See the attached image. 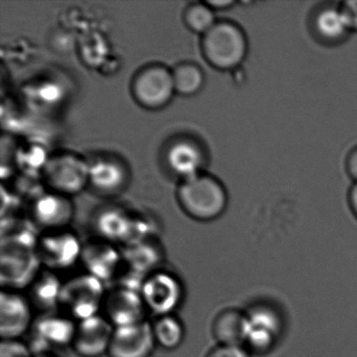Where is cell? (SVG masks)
<instances>
[{
    "instance_id": "obj_17",
    "label": "cell",
    "mask_w": 357,
    "mask_h": 357,
    "mask_svg": "<svg viewBox=\"0 0 357 357\" xmlns=\"http://www.w3.org/2000/svg\"><path fill=\"white\" fill-rule=\"evenodd\" d=\"M73 206L66 196L57 193L41 196L34 206V218L47 231L64 229L73 217Z\"/></svg>"
},
{
    "instance_id": "obj_30",
    "label": "cell",
    "mask_w": 357,
    "mask_h": 357,
    "mask_svg": "<svg viewBox=\"0 0 357 357\" xmlns=\"http://www.w3.org/2000/svg\"><path fill=\"white\" fill-rule=\"evenodd\" d=\"M206 3L213 11H223V10H229V8L235 6L236 1L234 0H208Z\"/></svg>"
},
{
    "instance_id": "obj_10",
    "label": "cell",
    "mask_w": 357,
    "mask_h": 357,
    "mask_svg": "<svg viewBox=\"0 0 357 357\" xmlns=\"http://www.w3.org/2000/svg\"><path fill=\"white\" fill-rule=\"evenodd\" d=\"M82 246L77 236L66 229L50 231L39 238L37 254L43 267L62 271L80 261Z\"/></svg>"
},
{
    "instance_id": "obj_4",
    "label": "cell",
    "mask_w": 357,
    "mask_h": 357,
    "mask_svg": "<svg viewBox=\"0 0 357 357\" xmlns=\"http://www.w3.org/2000/svg\"><path fill=\"white\" fill-rule=\"evenodd\" d=\"M104 284L86 273L72 278L63 283L60 308L77 323L100 314L107 291Z\"/></svg>"
},
{
    "instance_id": "obj_3",
    "label": "cell",
    "mask_w": 357,
    "mask_h": 357,
    "mask_svg": "<svg viewBox=\"0 0 357 357\" xmlns=\"http://www.w3.org/2000/svg\"><path fill=\"white\" fill-rule=\"evenodd\" d=\"M0 282L3 289L20 290L30 287L43 268L37 243L7 238L1 245Z\"/></svg>"
},
{
    "instance_id": "obj_7",
    "label": "cell",
    "mask_w": 357,
    "mask_h": 357,
    "mask_svg": "<svg viewBox=\"0 0 357 357\" xmlns=\"http://www.w3.org/2000/svg\"><path fill=\"white\" fill-rule=\"evenodd\" d=\"M45 178L54 193L68 196L82 191L89 178V162L72 153L57 154L45 162Z\"/></svg>"
},
{
    "instance_id": "obj_25",
    "label": "cell",
    "mask_w": 357,
    "mask_h": 357,
    "mask_svg": "<svg viewBox=\"0 0 357 357\" xmlns=\"http://www.w3.org/2000/svg\"><path fill=\"white\" fill-rule=\"evenodd\" d=\"M185 26L198 34L204 35L216 24L214 11L206 3H191L183 13Z\"/></svg>"
},
{
    "instance_id": "obj_8",
    "label": "cell",
    "mask_w": 357,
    "mask_h": 357,
    "mask_svg": "<svg viewBox=\"0 0 357 357\" xmlns=\"http://www.w3.org/2000/svg\"><path fill=\"white\" fill-rule=\"evenodd\" d=\"M147 310L158 317L174 314L183 300V287L178 278L168 271H154L146 278L141 289Z\"/></svg>"
},
{
    "instance_id": "obj_1",
    "label": "cell",
    "mask_w": 357,
    "mask_h": 357,
    "mask_svg": "<svg viewBox=\"0 0 357 357\" xmlns=\"http://www.w3.org/2000/svg\"><path fill=\"white\" fill-rule=\"evenodd\" d=\"M177 196L185 214L198 221L218 218L225 213L229 202L222 183L202 172L183 179Z\"/></svg>"
},
{
    "instance_id": "obj_16",
    "label": "cell",
    "mask_w": 357,
    "mask_h": 357,
    "mask_svg": "<svg viewBox=\"0 0 357 357\" xmlns=\"http://www.w3.org/2000/svg\"><path fill=\"white\" fill-rule=\"evenodd\" d=\"M310 28L319 43L330 47L342 45L353 33L340 3H328L315 10L311 16Z\"/></svg>"
},
{
    "instance_id": "obj_14",
    "label": "cell",
    "mask_w": 357,
    "mask_h": 357,
    "mask_svg": "<svg viewBox=\"0 0 357 357\" xmlns=\"http://www.w3.org/2000/svg\"><path fill=\"white\" fill-rule=\"evenodd\" d=\"M152 325L148 321L114 328L108 357H150L155 348Z\"/></svg>"
},
{
    "instance_id": "obj_19",
    "label": "cell",
    "mask_w": 357,
    "mask_h": 357,
    "mask_svg": "<svg viewBox=\"0 0 357 357\" xmlns=\"http://www.w3.org/2000/svg\"><path fill=\"white\" fill-rule=\"evenodd\" d=\"M167 162L173 173L187 179L202 173L200 169L206 162V156L197 144L181 139L169 147Z\"/></svg>"
},
{
    "instance_id": "obj_26",
    "label": "cell",
    "mask_w": 357,
    "mask_h": 357,
    "mask_svg": "<svg viewBox=\"0 0 357 357\" xmlns=\"http://www.w3.org/2000/svg\"><path fill=\"white\" fill-rule=\"evenodd\" d=\"M0 357H34L28 344L20 340H1Z\"/></svg>"
},
{
    "instance_id": "obj_27",
    "label": "cell",
    "mask_w": 357,
    "mask_h": 357,
    "mask_svg": "<svg viewBox=\"0 0 357 357\" xmlns=\"http://www.w3.org/2000/svg\"><path fill=\"white\" fill-rule=\"evenodd\" d=\"M206 357H252V354L245 347L216 344L208 351Z\"/></svg>"
},
{
    "instance_id": "obj_24",
    "label": "cell",
    "mask_w": 357,
    "mask_h": 357,
    "mask_svg": "<svg viewBox=\"0 0 357 357\" xmlns=\"http://www.w3.org/2000/svg\"><path fill=\"white\" fill-rule=\"evenodd\" d=\"M175 93L185 97L196 95L204 87V70L195 63L185 62L172 70Z\"/></svg>"
},
{
    "instance_id": "obj_23",
    "label": "cell",
    "mask_w": 357,
    "mask_h": 357,
    "mask_svg": "<svg viewBox=\"0 0 357 357\" xmlns=\"http://www.w3.org/2000/svg\"><path fill=\"white\" fill-rule=\"evenodd\" d=\"M156 344L165 350H175L183 344L185 327L174 314L162 315L152 324Z\"/></svg>"
},
{
    "instance_id": "obj_11",
    "label": "cell",
    "mask_w": 357,
    "mask_h": 357,
    "mask_svg": "<svg viewBox=\"0 0 357 357\" xmlns=\"http://www.w3.org/2000/svg\"><path fill=\"white\" fill-rule=\"evenodd\" d=\"M145 303L141 292L122 286L114 285L106 291L104 298V317L114 328L126 327L146 321Z\"/></svg>"
},
{
    "instance_id": "obj_28",
    "label": "cell",
    "mask_w": 357,
    "mask_h": 357,
    "mask_svg": "<svg viewBox=\"0 0 357 357\" xmlns=\"http://www.w3.org/2000/svg\"><path fill=\"white\" fill-rule=\"evenodd\" d=\"M340 5L348 17L353 32H357V0H347Z\"/></svg>"
},
{
    "instance_id": "obj_22",
    "label": "cell",
    "mask_w": 357,
    "mask_h": 357,
    "mask_svg": "<svg viewBox=\"0 0 357 357\" xmlns=\"http://www.w3.org/2000/svg\"><path fill=\"white\" fill-rule=\"evenodd\" d=\"M89 183L103 194H116L125 187L126 169L118 160L100 158L89 164Z\"/></svg>"
},
{
    "instance_id": "obj_18",
    "label": "cell",
    "mask_w": 357,
    "mask_h": 357,
    "mask_svg": "<svg viewBox=\"0 0 357 357\" xmlns=\"http://www.w3.org/2000/svg\"><path fill=\"white\" fill-rule=\"evenodd\" d=\"M212 334L217 344L244 347L248 334L246 311L234 307L221 310L213 321Z\"/></svg>"
},
{
    "instance_id": "obj_12",
    "label": "cell",
    "mask_w": 357,
    "mask_h": 357,
    "mask_svg": "<svg viewBox=\"0 0 357 357\" xmlns=\"http://www.w3.org/2000/svg\"><path fill=\"white\" fill-rule=\"evenodd\" d=\"M32 304L20 291L3 289L0 296L1 340H20L30 332L33 324Z\"/></svg>"
},
{
    "instance_id": "obj_5",
    "label": "cell",
    "mask_w": 357,
    "mask_h": 357,
    "mask_svg": "<svg viewBox=\"0 0 357 357\" xmlns=\"http://www.w3.org/2000/svg\"><path fill=\"white\" fill-rule=\"evenodd\" d=\"M131 89L135 101L150 110L168 105L176 93L172 70L162 64H151L142 68L133 78Z\"/></svg>"
},
{
    "instance_id": "obj_9",
    "label": "cell",
    "mask_w": 357,
    "mask_h": 357,
    "mask_svg": "<svg viewBox=\"0 0 357 357\" xmlns=\"http://www.w3.org/2000/svg\"><path fill=\"white\" fill-rule=\"evenodd\" d=\"M246 311L248 334L244 347L250 354L271 352L282 331V319L277 311L267 305H255Z\"/></svg>"
},
{
    "instance_id": "obj_15",
    "label": "cell",
    "mask_w": 357,
    "mask_h": 357,
    "mask_svg": "<svg viewBox=\"0 0 357 357\" xmlns=\"http://www.w3.org/2000/svg\"><path fill=\"white\" fill-rule=\"evenodd\" d=\"M80 262L86 273L106 283L118 275L123 263L122 252L112 242L93 240L82 246Z\"/></svg>"
},
{
    "instance_id": "obj_32",
    "label": "cell",
    "mask_w": 357,
    "mask_h": 357,
    "mask_svg": "<svg viewBox=\"0 0 357 357\" xmlns=\"http://www.w3.org/2000/svg\"><path fill=\"white\" fill-rule=\"evenodd\" d=\"M34 357H58L53 352L40 353V354H35Z\"/></svg>"
},
{
    "instance_id": "obj_20",
    "label": "cell",
    "mask_w": 357,
    "mask_h": 357,
    "mask_svg": "<svg viewBox=\"0 0 357 357\" xmlns=\"http://www.w3.org/2000/svg\"><path fill=\"white\" fill-rule=\"evenodd\" d=\"M122 256L123 264L144 277H148L158 271V266L162 261V252L160 245L150 238L124 245Z\"/></svg>"
},
{
    "instance_id": "obj_31",
    "label": "cell",
    "mask_w": 357,
    "mask_h": 357,
    "mask_svg": "<svg viewBox=\"0 0 357 357\" xmlns=\"http://www.w3.org/2000/svg\"><path fill=\"white\" fill-rule=\"evenodd\" d=\"M348 204L349 206H350L351 212L353 213L355 218L357 219V183H353L351 185L350 190H349Z\"/></svg>"
},
{
    "instance_id": "obj_2",
    "label": "cell",
    "mask_w": 357,
    "mask_h": 357,
    "mask_svg": "<svg viewBox=\"0 0 357 357\" xmlns=\"http://www.w3.org/2000/svg\"><path fill=\"white\" fill-rule=\"evenodd\" d=\"M202 50L208 64L219 70H236L248 57V40L239 24L220 20L202 35Z\"/></svg>"
},
{
    "instance_id": "obj_29",
    "label": "cell",
    "mask_w": 357,
    "mask_h": 357,
    "mask_svg": "<svg viewBox=\"0 0 357 357\" xmlns=\"http://www.w3.org/2000/svg\"><path fill=\"white\" fill-rule=\"evenodd\" d=\"M346 170L350 178L357 183V146L349 152L346 160Z\"/></svg>"
},
{
    "instance_id": "obj_21",
    "label": "cell",
    "mask_w": 357,
    "mask_h": 357,
    "mask_svg": "<svg viewBox=\"0 0 357 357\" xmlns=\"http://www.w3.org/2000/svg\"><path fill=\"white\" fill-rule=\"evenodd\" d=\"M62 288L63 283L60 281L55 271L43 267L29 287V300L31 304L43 312H54L60 307Z\"/></svg>"
},
{
    "instance_id": "obj_13",
    "label": "cell",
    "mask_w": 357,
    "mask_h": 357,
    "mask_svg": "<svg viewBox=\"0 0 357 357\" xmlns=\"http://www.w3.org/2000/svg\"><path fill=\"white\" fill-rule=\"evenodd\" d=\"M114 327L104 315L98 314L77 323L72 348L80 357L107 354Z\"/></svg>"
},
{
    "instance_id": "obj_6",
    "label": "cell",
    "mask_w": 357,
    "mask_h": 357,
    "mask_svg": "<svg viewBox=\"0 0 357 357\" xmlns=\"http://www.w3.org/2000/svg\"><path fill=\"white\" fill-rule=\"evenodd\" d=\"M77 323L68 315L47 312L35 319L30 332V347L33 354L53 352L58 348L72 346Z\"/></svg>"
}]
</instances>
